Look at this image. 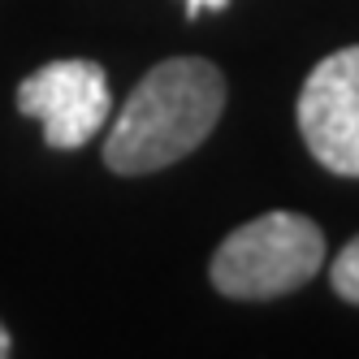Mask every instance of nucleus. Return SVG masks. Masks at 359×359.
Instances as JSON below:
<instances>
[{
  "label": "nucleus",
  "instance_id": "nucleus-4",
  "mask_svg": "<svg viewBox=\"0 0 359 359\" xmlns=\"http://www.w3.org/2000/svg\"><path fill=\"white\" fill-rule=\"evenodd\" d=\"M299 135L338 177H359V43L329 53L299 91Z\"/></svg>",
  "mask_w": 359,
  "mask_h": 359
},
{
  "label": "nucleus",
  "instance_id": "nucleus-2",
  "mask_svg": "<svg viewBox=\"0 0 359 359\" xmlns=\"http://www.w3.org/2000/svg\"><path fill=\"white\" fill-rule=\"evenodd\" d=\"M325 264V234L303 212H264L238 225L217 251L208 277L225 299H281L307 286Z\"/></svg>",
  "mask_w": 359,
  "mask_h": 359
},
{
  "label": "nucleus",
  "instance_id": "nucleus-7",
  "mask_svg": "<svg viewBox=\"0 0 359 359\" xmlns=\"http://www.w3.org/2000/svg\"><path fill=\"white\" fill-rule=\"evenodd\" d=\"M9 351H13V342H9V329L0 325V359H9Z\"/></svg>",
  "mask_w": 359,
  "mask_h": 359
},
{
  "label": "nucleus",
  "instance_id": "nucleus-5",
  "mask_svg": "<svg viewBox=\"0 0 359 359\" xmlns=\"http://www.w3.org/2000/svg\"><path fill=\"white\" fill-rule=\"evenodd\" d=\"M329 281H333V290H338V299L359 307V238H351L338 255H333Z\"/></svg>",
  "mask_w": 359,
  "mask_h": 359
},
{
  "label": "nucleus",
  "instance_id": "nucleus-3",
  "mask_svg": "<svg viewBox=\"0 0 359 359\" xmlns=\"http://www.w3.org/2000/svg\"><path fill=\"white\" fill-rule=\"evenodd\" d=\"M18 113L43 126V143L57 151H74L100 135L113 113L109 74L87 57L48 61L18 87Z\"/></svg>",
  "mask_w": 359,
  "mask_h": 359
},
{
  "label": "nucleus",
  "instance_id": "nucleus-1",
  "mask_svg": "<svg viewBox=\"0 0 359 359\" xmlns=\"http://www.w3.org/2000/svg\"><path fill=\"white\" fill-rule=\"evenodd\" d=\"M225 113V79L203 57L151 65L126 95L104 143V165L121 177L169 169L212 135Z\"/></svg>",
  "mask_w": 359,
  "mask_h": 359
},
{
  "label": "nucleus",
  "instance_id": "nucleus-6",
  "mask_svg": "<svg viewBox=\"0 0 359 359\" xmlns=\"http://www.w3.org/2000/svg\"><path fill=\"white\" fill-rule=\"evenodd\" d=\"M187 5V18H199V13H208V9H225L229 0H182Z\"/></svg>",
  "mask_w": 359,
  "mask_h": 359
}]
</instances>
